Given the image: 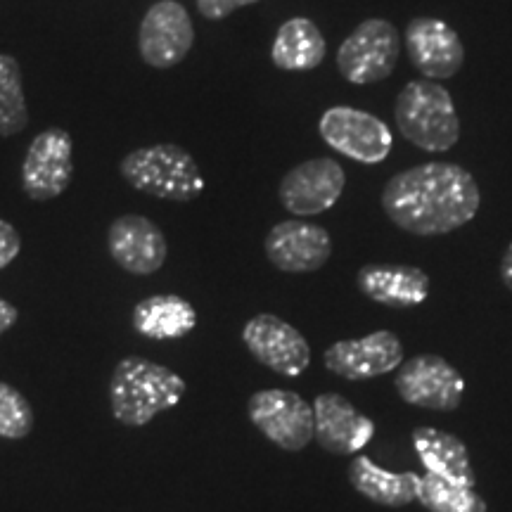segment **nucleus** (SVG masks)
<instances>
[{
  "label": "nucleus",
  "mask_w": 512,
  "mask_h": 512,
  "mask_svg": "<svg viewBox=\"0 0 512 512\" xmlns=\"http://www.w3.org/2000/svg\"><path fill=\"white\" fill-rule=\"evenodd\" d=\"M482 195L470 171L458 164L430 162L389 178L382 209L396 228L420 238L446 235L477 216Z\"/></svg>",
  "instance_id": "obj_1"
},
{
  "label": "nucleus",
  "mask_w": 512,
  "mask_h": 512,
  "mask_svg": "<svg viewBox=\"0 0 512 512\" xmlns=\"http://www.w3.org/2000/svg\"><path fill=\"white\" fill-rule=\"evenodd\" d=\"M185 380L171 368L143 356L121 358L110 380V406L117 422L143 427L181 403Z\"/></svg>",
  "instance_id": "obj_2"
},
{
  "label": "nucleus",
  "mask_w": 512,
  "mask_h": 512,
  "mask_svg": "<svg viewBox=\"0 0 512 512\" xmlns=\"http://www.w3.org/2000/svg\"><path fill=\"white\" fill-rule=\"evenodd\" d=\"M394 117L401 136L425 152H448L460 140V119L451 93L430 79L403 86Z\"/></svg>",
  "instance_id": "obj_3"
},
{
  "label": "nucleus",
  "mask_w": 512,
  "mask_h": 512,
  "mask_svg": "<svg viewBox=\"0 0 512 512\" xmlns=\"http://www.w3.org/2000/svg\"><path fill=\"white\" fill-rule=\"evenodd\" d=\"M121 176L131 188L169 202H192L204 190L200 166L190 152L171 143L133 150L121 162Z\"/></svg>",
  "instance_id": "obj_4"
},
{
  "label": "nucleus",
  "mask_w": 512,
  "mask_h": 512,
  "mask_svg": "<svg viewBox=\"0 0 512 512\" xmlns=\"http://www.w3.org/2000/svg\"><path fill=\"white\" fill-rule=\"evenodd\" d=\"M401 38L392 22L373 17L361 22L337 50V69L349 83L384 81L399 62Z\"/></svg>",
  "instance_id": "obj_5"
},
{
  "label": "nucleus",
  "mask_w": 512,
  "mask_h": 512,
  "mask_svg": "<svg viewBox=\"0 0 512 512\" xmlns=\"http://www.w3.org/2000/svg\"><path fill=\"white\" fill-rule=\"evenodd\" d=\"M247 413L256 430L283 451H304L316 434L313 406L297 392L261 389L249 399Z\"/></svg>",
  "instance_id": "obj_6"
},
{
  "label": "nucleus",
  "mask_w": 512,
  "mask_h": 512,
  "mask_svg": "<svg viewBox=\"0 0 512 512\" xmlns=\"http://www.w3.org/2000/svg\"><path fill=\"white\" fill-rule=\"evenodd\" d=\"M394 387L408 406L441 413L460 408L465 394L463 375L437 354H422L411 361H403Z\"/></svg>",
  "instance_id": "obj_7"
},
{
  "label": "nucleus",
  "mask_w": 512,
  "mask_h": 512,
  "mask_svg": "<svg viewBox=\"0 0 512 512\" xmlns=\"http://www.w3.org/2000/svg\"><path fill=\"white\" fill-rule=\"evenodd\" d=\"M320 136L332 150L361 164H380L392 150L394 136L382 119L356 107H330L320 117Z\"/></svg>",
  "instance_id": "obj_8"
},
{
  "label": "nucleus",
  "mask_w": 512,
  "mask_h": 512,
  "mask_svg": "<svg viewBox=\"0 0 512 512\" xmlns=\"http://www.w3.org/2000/svg\"><path fill=\"white\" fill-rule=\"evenodd\" d=\"M242 342L261 366L283 377H299L311 366V347L306 337L273 313H259L247 320Z\"/></svg>",
  "instance_id": "obj_9"
},
{
  "label": "nucleus",
  "mask_w": 512,
  "mask_h": 512,
  "mask_svg": "<svg viewBox=\"0 0 512 512\" xmlns=\"http://www.w3.org/2000/svg\"><path fill=\"white\" fill-rule=\"evenodd\" d=\"M72 150V136L64 128H48L31 140L22 164V188L29 200H55L69 188L74 176Z\"/></svg>",
  "instance_id": "obj_10"
},
{
  "label": "nucleus",
  "mask_w": 512,
  "mask_h": 512,
  "mask_svg": "<svg viewBox=\"0 0 512 512\" xmlns=\"http://www.w3.org/2000/svg\"><path fill=\"white\" fill-rule=\"evenodd\" d=\"M408 60L425 79H453L465 62V48L456 29L437 17H415L403 34Z\"/></svg>",
  "instance_id": "obj_11"
},
{
  "label": "nucleus",
  "mask_w": 512,
  "mask_h": 512,
  "mask_svg": "<svg viewBox=\"0 0 512 512\" xmlns=\"http://www.w3.org/2000/svg\"><path fill=\"white\" fill-rule=\"evenodd\" d=\"M325 368L349 382L373 380L399 370L403 363L401 339L389 330H377L361 339H342L323 354Z\"/></svg>",
  "instance_id": "obj_12"
},
{
  "label": "nucleus",
  "mask_w": 512,
  "mask_h": 512,
  "mask_svg": "<svg viewBox=\"0 0 512 512\" xmlns=\"http://www.w3.org/2000/svg\"><path fill=\"white\" fill-rule=\"evenodd\" d=\"M347 174L335 159L318 157L294 166L280 181V202L294 216H316L332 209L342 197Z\"/></svg>",
  "instance_id": "obj_13"
},
{
  "label": "nucleus",
  "mask_w": 512,
  "mask_h": 512,
  "mask_svg": "<svg viewBox=\"0 0 512 512\" xmlns=\"http://www.w3.org/2000/svg\"><path fill=\"white\" fill-rule=\"evenodd\" d=\"M195 43L188 10L178 0H159L143 17L138 34L140 57L157 69L176 67Z\"/></svg>",
  "instance_id": "obj_14"
},
{
  "label": "nucleus",
  "mask_w": 512,
  "mask_h": 512,
  "mask_svg": "<svg viewBox=\"0 0 512 512\" xmlns=\"http://www.w3.org/2000/svg\"><path fill=\"white\" fill-rule=\"evenodd\" d=\"M268 261L283 273H313L328 264L332 254L330 233L306 221L275 223L264 242Z\"/></svg>",
  "instance_id": "obj_15"
},
{
  "label": "nucleus",
  "mask_w": 512,
  "mask_h": 512,
  "mask_svg": "<svg viewBox=\"0 0 512 512\" xmlns=\"http://www.w3.org/2000/svg\"><path fill=\"white\" fill-rule=\"evenodd\" d=\"M316 434L313 439L332 456H354L375 437V422L342 394H320L313 401Z\"/></svg>",
  "instance_id": "obj_16"
},
{
  "label": "nucleus",
  "mask_w": 512,
  "mask_h": 512,
  "mask_svg": "<svg viewBox=\"0 0 512 512\" xmlns=\"http://www.w3.org/2000/svg\"><path fill=\"white\" fill-rule=\"evenodd\" d=\"M107 247L112 259L133 275L157 273L169 256L162 228L138 214H126L112 221L107 230Z\"/></svg>",
  "instance_id": "obj_17"
},
{
  "label": "nucleus",
  "mask_w": 512,
  "mask_h": 512,
  "mask_svg": "<svg viewBox=\"0 0 512 512\" xmlns=\"http://www.w3.org/2000/svg\"><path fill=\"white\" fill-rule=\"evenodd\" d=\"M356 285L370 302L389 309H413L430 297L432 283L418 266L368 264L356 275Z\"/></svg>",
  "instance_id": "obj_18"
},
{
  "label": "nucleus",
  "mask_w": 512,
  "mask_h": 512,
  "mask_svg": "<svg viewBox=\"0 0 512 512\" xmlns=\"http://www.w3.org/2000/svg\"><path fill=\"white\" fill-rule=\"evenodd\" d=\"M413 446L430 475L463 486V489H475L477 486L470 451L456 434L437 430V427H418V430H413Z\"/></svg>",
  "instance_id": "obj_19"
},
{
  "label": "nucleus",
  "mask_w": 512,
  "mask_h": 512,
  "mask_svg": "<svg viewBox=\"0 0 512 512\" xmlns=\"http://www.w3.org/2000/svg\"><path fill=\"white\" fill-rule=\"evenodd\" d=\"M349 484L368 501L384 508H403L418 501L422 477L415 472L382 470L368 456H356L349 463Z\"/></svg>",
  "instance_id": "obj_20"
},
{
  "label": "nucleus",
  "mask_w": 512,
  "mask_h": 512,
  "mask_svg": "<svg viewBox=\"0 0 512 512\" xmlns=\"http://www.w3.org/2000/svg\"><path fill=\"white\" fill-rule=\"evenodd\" d=\"M133 330L147 339L171 342L188 337L197 325V313L188 299L178 294H152L136 304L131 316Z\"/></svg>",
  "instance_id": "obj_21"
},
{
  "label": "nucleus",
  "mask_w": 512,
  "mask_h": 512,
  "mask_svg": "<svg viewBox=\"0 0 512 512\" xmlns=\"http://www.w3.org/2000/svg\"><path fill=\"white\" fill-rule=\"evenodd\" d=\"M325 38L316 22L306 17H294L278 29L273 41V64L283 72H309L325 60Z\"/></svg>",
  "instance_id": "obj_22"
},
{
  "label": "nucleus",
  "mask_w": 512,
  "mask_h": 512,
  "mask_svg": "<svg viewBox=\"0 0 512 512\" xmlns=\"http://www.w3.org/2000/svg\"><path fill=\"white\" fill-rule=\"evenodd\" d=\"M27 124L29 110L22 91V69L12 55H0V136L22 133Z\"/></svg>",
  "instance_id": "obj_23"
},
{
  "label": "nucleus",
  "mask_w": 512,
  "mask_h": 512,
  "mask_svg": "<svg viewBox=\"0 0 512 512\" xmlns=\"http://www.w3.org/2000/svg\"><path fill=\"white\" fill-rule=\"evenodd\" d=\"M418 501L430 512H486L489 505L475 489H463L427 472L422 477Z\"/></svg>",
  "instance_id": "obj_24"
},
{
  "label": "nucleus",
  "mask_w": 512,
  "mask_h": 512,
  "mask_svg": "<svg viewBox=\"0 0 512 512\" xmlns=\"http://www.w3.org/2000/svg\"><path fill=\"white\" fill-rule=\"evenodd\" d=\"M34 420V408L27 396L10 384L0 382V437L10 441L27 439L34 430Z\"/></svg>",
  "instance_id": "obj_25"
},
{
  "label": "nucleus",
  "mask_w": 512,
  "mask_h": 512,
  "mask_svg": "<svg viewBox=\"0 0 512 512\" xmlns=\"http://www.w3.org/2000/svg\"><path fill=\"white\" fill-rule=\"evenodd\" d=\"M19 249H22V240H19L17 228L0 219V271L17 259Z\"/></svg>",
  "instance_id": "obj_26"
},
{
  "label": "nucleus",
  "mask_w": 512,
  "mask_h": 512,
  "mask_svg": "<svg viewBox=\"0 0 512 512\" xmlns=\"http://www.w3.org/2000/svg\"><path fill=\"white\" fill-rule=\"evenodd\" d=\"M254 3H259V0H197V10H200V15L207 19H223L228 17L230 12Z\"/></svg>",
  "instance_id": "obj_27"
},
{
  "label": "nucleus",
  "mask_w": 512,
  "mask_h": 512,
  "mask_svg": "<svg viewBox=\"0 0 512 512\" xmlns=\"http://www.w3.org/2000/svg\"><path fill=\"white\" fill-rule=\"evenodd\" d=\"M17 318H19L17 306H12L8 299L0 297V337H3L5 332H8L12 325L17 323Z\"/></svg>",
  "instance_id": "obj_28"
},
{
  "label": "nucleus",
  "mask_w": 512,
  "mask_h": 512,
  "mask_svg": "<svg viewBox=\"0 0 512 512\" xmlns=\"http://www.w3.org/2000/svg\"><path fill=\"white\" fill-rule=\"evenodd\" d=\"M501 280H503V285L512 292V242L508 245V249H505V254L501 259Z\"/></svg>",
  "instance_id": "obj_29"
}]
</instances>
